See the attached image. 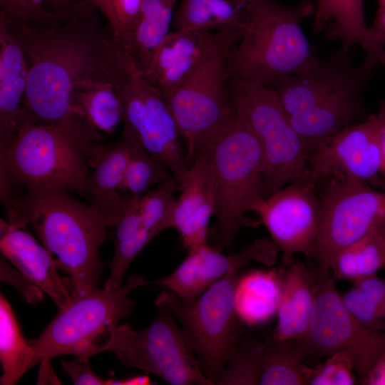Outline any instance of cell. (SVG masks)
<instances>
[{
    "label": "cell",
    "instance_id": "obj_1",
    "mask_svg": "<svg viewBox=\"0 0 385 385\" xmlns=\"http://www.w3.org/2000/svg\"><path fill=\"white\" fill-rule=\"evenodd\" d=\"M3 24L16 39L28 67L21 120L51 124L78 113L72 93L79 82L106 76L103 57L113 29L102 24L95 5L63 24L33 29Z\"/></svg>",
    "mask_w": 385,
    "mask_h": 385
},
{
    "label": "cell",
    "instance_id": "obj_2",
    "mask_svg": "<svg viewBox=\"0 0 385 385\" xmlns=\"http://www.w3.org/2000/svg\"><path fill=\"white\" fill-rule=\"evenodd\" d=\"M351 50L342 46L326 56H316L299 73L270 86L309 153L342 129L369 116L364 96L380 63L367 54L356 65Z\"/></svg>",
    "mask_w": 385,
    "mask_h": 385
},
{
    "label": "cell",
    "instance_id": "obj_3",
    "mask_svg": "<svg viewBox=\"0 0 385 385\" xmlns=\"http://www.w3.org/2000/svg\"><path fill=\"white\" fill-rule=\"evenodd\" d=\"M68 191L34 187L19 192L3 205L9 225H32L42 245L56 257L58 268L68 275L73 296H83L97 287L102 269L99 250L109 227L96 208L77 200Z\"/></svg>",
    "mask_w": 385,
    "mask_h": 385
},
{
    "label": "cell",
    "instance_id": "obj_4",
    "mask_svg": "<svg viewBox=\"0 0 385 385\" xmlns=\"http://www.w3.org/2000/svg\"><path fill=\"white\" fill-rule=\"evenodd\" d=\"M104 133L74 113L56 123L23 119L11 142L0 150V198L39 186L86 193L93 147Z\"/></svg>",
    "mask_w": 385,
    "mask_h": 385
},
{
    "label": "cell",
    "instance_id": "obj_5",
    "mask_svg": "<svg viewBox=\"0 0 385 385\" xmlns=\"http://www.w3.org/2000/svg\"><path fill=\"white\" fill-rule=\"evenodd\" d=\"M314 7L310 1L289 6L276 0H253L244 35L228 57L230 77L270 86L301 72L316 57L302 28Z\"/></svg>",
    "mask_w": 385,
    "mask_h": 385
},
{
    "label": "cell",
    "instance_id": "obj_6",
    "mask_svg": "<svg viewBox=\"0 0 385 385\" xmlns=\"http://www.w3.org/2000/svg\"><path fill=\"white\" fill-rule=\"evenodd\" d=\"M103 68L120 99L123 128L144 149L165 165L180 183L189 165L168 102L113 31L106 41Z\"/></svg>",
    "mask_w": 385,
    "mask_h": 385
},
{
    "label": "cell",
    "instance_id": "obj_7",
    "mask_svg": "<svg viewBox=\"0 0 385 385\" xmlns=\"http://www.w3.org/2000/svg\"><path fill=\"white\" fill-rule=\"evenodd\" d=\"M205 155L217 222V245L230 252L237 233L249 224L245 213L265 198L262 150L255 134L235 112Z\"/></svg>",
    "mask_w": 385,
    "mask_h": 385
},
{
    "label": "cell",
    "instance_id": "obj_8",
    "mask_svg": "<svg viewBox=\"0 0 385 385\" xmlns=\"http://www.w3.org/2000/svg\"><path fill=\"white\" fill-rule=\"evenodd\" d=\"M245 29L217 32L214 46L192 74L167 101L180 132L188 164L207 150L235 115L225 82L230 54Z\"/></svg>",
    "mask_w": 385,
    "mask_h": 385
},
{
    "label": "cell",
    "instance_id": "obj_9",
    "mask_svg": "<svg viewBox=\"0 0 385 385\" xmlns=\"http://www.w3.org/2000/svg\"><path fill=\"white\" fill-rule=\"evenodd\" d=\"M148 284L143 277L133 275L118 288L96 287L86 295L73 296L39 337L29 341L36 365L61 355L89 359L103 352L111 328L133 314L135 302L130 293Z\"/></svg>",
    "mask_w": 385,
    "mask_h": 385
},
{
    "label": "cell",
    "instance_id": "obj_10",
    "mask_svg": "<svg viewBox=\"0 0 385 385\" xmlns=\"http://www.w3.org/2000/svg\"><path fill=\"white\" fill-rule=\"evenodd\" d=\"M238 274L230 272L190 302L165 289L155 299L158 307L180 321L205 376L213 384H217L244 336L245 324L235 305Z\"/></svg>",
    "mask_w": 385,
    "mask_h": 385
},
{
    "label": "cell",
    "instance_id": "obj_11",
    "mask_svg": "<svg viewBox=\"0 0 385 385\" xmlns=\"http://www.w3.org/2000/svg\"><path fill=\"white\" fill-rule=\"evenodd\" d=\"M231 98L236 113L260 143L265 197L300 180L309 151L277 92L270 86L235 81Z\"/></svg>",
    "mask_w": 385,
    "mask_h": 385
},
{
    "label": "cell",
    "instance_id": "obj_12",
    "mask_svg": "<svg viewBox=\"0 0 385 385\" xmlns=\"http://www.w3.org/2000/svg\"><path fill=\"white\" fill-rule=\"evenodd\" d=\"M141 331L129 325L111 328L103 351H111L126 367L153 374L173 385H214L205 375L186 334L164 308Z\"/></svg>",
    "mask_w": 385,
    "mask_h": 385
},
{
    "label": "cell",
    "instance_id": "obj_13",
    "mask_svg": "<svg viewBox=\"0 0 385 385\" xmlns=\"http://www.w3.org/2000/svg\"><path fill=\"white\" fill-rule=\"evenodd\" d=\"M317 192L321 212L314 258L319 264L317 281H322L331 274L334 257L385 218V190L349 177L331 178Z\"/></svg>",
    "mask_w": 385,
    "mask_h": 385
},
{
    "label": "cell",
    "instance_id": "obj_14",
    "mask_svg": "<svg viewBox=\"0 0 385 385\" xmlns=\"http://www.w3.org/2000/svg\"><path fill=\"white\" fill-rule=\"evenodd\" d=\"M307 359L327 356L337 351L352 358L360 384H363L379 359L385 353V332L368 329L346 309L330 274L317 281L315 302L309 329L300 342Z\"/></svg>",
    "mask_w": 385,
    "mask_h": 385
},
{
    "label": "cell",
    "instance_id": "obj_15",
    "mask_svg": "<svg viewBox=\"0 0 385 385\" xmlns=\"http://www.w3.org/2000/svg\"><path fill=\"white\" fill-rule=\"evenodd\" d=\"M385 127V100L376 113L351 124L316 145L308 154L300 180L317 191L331 178H354L385 190L381 173L380 138Z\"/></svg>",
    "mask_w": 385,
    "mask_h": 385
},
{
    "label": "cell",
    "instance_id": "obj_16",
    "mask_svg": "<svg viewBox=\"0 0 385 385\" xmlns=\"http://www.w3.org/2000/svg\"><path fill=\"white\" fill-rule=\"evenodd\" d=\"M289 265L297 253L314 256L321 200L316 189L302 180L292 182L252 207Z\"/></svg>",
    "mask_w": 385,
    "mask_h": 385
},
{
    "label": "cell",
    "instance_id": "obj_17",
    "mask_svg": "<svg viewBox=\"0 0 385 385\" xmlns=\"http://www.w3.org/2000/svg\"><path fill=\"white\" fill-rule=\"evenodd\" d=\"M221 249L217 245L212 247L207 244L197 251L188 253L171 274L150 283L190 302L230 272L239 271L252 262L269 267L273 266L279 251L272 240L266 238H257L232 255H223Z\"/></svg>",
    "mask_w": 385,
    "mask_h": 385
},
{
    "label": "cell",
    "instance_id": "obj_18",
    "mask_svg": "<svg viewBox=\"0 0 385 385\" xmlns=\"http://www.w3.org/2000/svg\"><path fill=\"white\" fill-rule=\"evenodd\" d=\"M136 139L123 128L121 135L114 143H96L90 153V170L86 184V193L91 205L105 217L109 227L118 222L125 200L120 189L130 161Z\"/></svg>",
    "mask_w": 385,
    "mask_h": 385
},
{
    "label": "cell",
    "instance_id": "obj_19",
    "mask_svg": "<svg viewBox=\"0 0 385 385\" xmlns=\"http://www.w3.org/2000/svg\"><path fill=\"white\" fill-rule=\"evenodd\" d=\"M0 250L21 273L46 293L58 309L68 306L73 292L68 279L58 273L52 254L23 228L0 221Z\"/></svg>",
    "mask_w": 385,
    "mask_h": 385
},
{
    "label": "cell",
    "instance_id": "obj_20",
    "mask_svg": "<svg viewBox=\"0 0 385 385\" xmlns=\"http://www.w3.org/2000/svg\"><path fill=\"white\" fill-rule=\"evenodd\" d=\"M217 34L194 29L170 32L145 71L168 100L196 71L216 41Z\"/></svg>",
    "mask_w": 385,
    "mask_h": 385
},
{
    "label": "cell",
    "instance_id": "obj_21",
    "mask_svg": "<svg viewBox=\"0 0 385 385\" xmlns=\"http://www.w3.org/2000/svg\"><path fill=\"white\" fill-rule=\"evenodd\" d=\"M174 228L188 253L207 244V227L213 215L210 171L205 155H198L190 165L180 183Z\"/></svg>",
    "mask_w": 385,
    "mask_h": 385
},
{
    "label": "cell",
    "instance_id": "obj_22",
    "mask_svg": "<svg viewBox=\"0 0 385 385\" xmlns=\"http://www.w3.org/2000/svg\"><path fill=\"white\" fill-rule=\"evenodd\" d=\"M315 302V286L307 267L293 261L281 268V289L272 337L300 343L309 332Z\"/></svg>",
    "mask_w": 385,
    "mask_h": 385
},
{
    "label": "cell",
    "instance_id": "obj_23",
    "mask_svg": "<svg viewBox=\"0 0 385 385\" xmlns=\"http://www.w3.org/2000/svg\"><path fill=\"white\" fill-rule=\"evenodd\" d=\"M27 81L28 67L22 49L0 24V150L19 130Z\"/></svg>",
    "mask_w": 385,
    "mask_h": 385
},
{
    "label": "cell",
    "instance_id": "obj_24",
    "mask_svg": "<svg viewBox=\"0 0 385 385\" xmlns=\"http://www.w3.org/2000/svg\"><path fill=\"white\" fill-rule=\"evenodd\" d=\"M313 14L315 32L331 22L326 38L339 40L346 48L359 44L385 66V50L375 44L365 21L364 0H317Z\"/></svg>",
    "mask_w": 385,
    "mask_h": 385
},
{
    "label": "cell",
    "instance_id": "obj_25",
    "mask_svg": "<svg viewBox=\"0 0 385 385\" xmlns=\"http://www.w3.org/2000/svg\"><path fill=\"white\" fill-rule=\"evenodd\" d=\"M252 8L253 0H182L172 24L175 29H245Z\"/></svg>",
    "mask_w": 385,
    "mask_h": 385
},
{
    "label": "cell",
    "instance_id": "obj_26",
    "mask_svg": "<svg viewBox=\"0 0 385 385\" xmlns=\"http://www.w3.org/2000/svg\"><path fill=\"white\" fill-rule=\"evenodd\" d=\"M281 289V269L252 270L239 276L235 310L245 325L261 324L277 314Z\"/></svg>",
    "mask_w": 385,
    "mask_h": 385
},
{
    "label": "cell",
    "instance_id": "obj_27",
    "mask_svg": "<svg viewBox=\"0 0 385 385\" xmlns=\"http://www.w3.org/2000/svg\"><path fill=\"white\" fill-rule=\"evenodd\" d=\"M72 106L75 112L104 134L113 135L123 119L120 99L107 75L77 83L73 89Z\"/></svg>",
    "mask_w": 385,
    "mask_h": 385
},
{
    "label": "cell",
    "instance_id": "obj_28",
    "mask_svg": "<svg viewBox=\"0 0 385 385\" xmlns=\"http://www.w3.org/2000/svg\"><path fill=\"white\" fill-rule=\"evenodd\" d=\"M176 0H143L140 16L125 48L145 71L170 33Z\"/></svg>",
    "mask_w": 385,
    "mask_h": 385
},
{
    "label": "cell",
    "instance_id": "obj_29",
    "mask_svg": "<svg viewBox=\"0 0 385 385\" xmlns=\"http://www.w3.org/2000/svg\"><path fill=\"white\" fill-rule=\"evenodd\" d=\"M0 361L3 374L1 385L14 384L36 365L35 353L24 338L10 303L0 295Z\"/></svg>",
    "mask_w": 385,
    "mask_h": 385
},
{
    "label": "cell",
    "instance_id": "obj_30",
    "mask_svg": "<svg viewBox=\"0 0 385 385\" xmlns=\"http://www.w3.org/2000/svg\"><path fill=\"white\" fill-rule=\"evenodd\" d=\"M385 265V247L377 226L362 238L339 251L332 259L330 272L336 280L355 283L375 275Z\"/></svg>",
    "mask_w": 385,
    "mask_h": 385
},
{
    "label": "cell",
    "instance_id": "obj_31",
    "mask_svg": "<svg viewBox=\"0 0 385 385\" xmlns=\"http://www.w3.org/2000/svg\"><path fill=\"white\" fill-rule=\"evenodd\" d=\"M265 344L259 384L306 385L307 355L301 344L272 337Z\"/></svg>",
    "mask_w": 385,
    "mask_h": 385
},
{
    "label": "cell",
    "instance_id": "obj_32",
    "mask_svg": "<svg viewBox=\"0 0 385 385\" xmlns=\"http://www.w3.org/2000/svg\"><path fill=\"white\" fill-rule=\"evenodd\" d=\"M351 315L363 327L385 332V279L376 274L352 284L341 294Z\"/></svg>",
    "mask_w": 385,
    "mask_h": 385
},
{
    "label": "cell",
    "instance_id": "obj_33",
    "mask_svg": "<svg viewBox=\"0 0 385 385\" xmlns=\"http://www.w3.org/2000/svg\"><path fill=\"white\" fill-rule=\"evenodd\" d=\"M173 175L136 140L120 189L125 199L140 198Z\"/></svg>",
    "mask_w": 385,
    "mask_h": 385
},
{
    "label": "cell",
    "instance_id": "obj_34",
    "mask_svg": "<svg viewBox=\"0 0 385 385\" xmlns=\"http://www.w3.org/2000/svg\"><path fill=\"white\" fill-rule=\"evenodd\" d=\"M265 349V342L250 334H244L220 374L217 384H259Z\"/></svg>",
    "mask_w": 385,
    "mask_h": 385
},
{
    "label": "cell",
    "instance_id": "obj_35",
    "mask_svg": "<svg viewBox=\"0 0 385 385\" xmlns=\"http://www.w3.org/2000/svg\"><path fill=\"white\" fill-rule=\"evenodd\" d=\"M180 188V182L173 176L140 198L143 221L158 234L174 228L175 193Z\"/></svg>",
    "mask_w": 385,
    "mask_h": 385
},
{
    "label": "cell",
    "instance_id": "obj_36",
    "mask_svg": "<svg viewBox=\"0 0 385 385\" xmlns=\"http://www.w3.org/2000/svg\"><path fill=\"white\" fill-rule=\"evenodd\" d=\"M66 21L44 10L33 0H0V22L8 26L49 29Z\"/></svg>",
    "mask_w": 385,
    "mask_h": 385
},
{
    "label": "cell",
    "instance_id": "obj_37",
    "mask_svg": "<svg viewBox=\"0 0 385 385\" xmlns=\"http://www.w3.org/2000/svg\"><path fill=\"white\" fill-rule=\"evenodd\" d=\"M314 368L307 367L306 385H354L358 381L351 356L337 351Z\"/></svg>",
    "mask_w": 385,
    "mask_h": 385
},
{
    "label": "cell",
    "instance_id": "obj_38",
    "mask_svg": "<svg viewBox=\"0 0 385 385\" xmlns=\"http://www.w3.org/2000/svg\"><path fill=\"white\" fill-rule=\"evenodd\" d=\"M140 198L125 199L120 218L113 227L114 245L133 235L142 225L143 215Z\"/></svg>",
    "mask_w": 385,
    "mask_h": 385
},
{
    "label": "cell",
    "instance_id": "obj_39",
    "mask_svg": "<svg viewBox=\"0 0 385 385\" xmlns=\"http://www.w3.org/2000/svg\"><path fill=\"white\" fill-rule=\"evenodd\" d=\"M116 17L123 34L122 44L126 46L138 20L143 0H112Z\"/></svg>",
    "mask_w": 385,
    "mask_h": 385
},
{
    "label": "cell",
    "instance_id": "obj_40",
    "mask_svg": "<svg viewBox=\"0 0 385 385\" xmlns=\"http://www.w3.org/2000/svg\"><path fill=\"white\" fill-rule=\"evenodd\" d=\"M0 264L1 281L14 284L30 303H36L42 299L44 292L18 270H15L9 267L2 256Z\"/></svg>",
    "mask_w": 385,
    "mask_h": 385
},
{
    "label": "cell",
    "instance_id": "obj_41",
    "mask_svg": "<svg viewBox=\"0 0 385 385\" xmlns=\"http://www.w3.org/2000/svg\"><path fill=\"white\" fill-rule=\"evenodd\" d=\"M88 359L76 357L71 361L62 360L61 366L74 384L108 385V379H102L91 369Z\"/></svg>",
    "mask_w": 385,
    "mask_h": 385
},
{
    "label": "cell",
    "instance_id": "obj_42",
    "mask_svg": "<svg viewBox=\"0 0 385 385\" xmlns=\"http://www.w3.org/2000/svg\"><path fill=\"white\" fill-rule=\"evenodd\" d=\"M41 8L66 20L94 4L91 0H34Z\"/></svg>",
    "mask_w": 385,
    "mask_h": 385
},
{
    "label": "cell",
    "instance_id": "obj_43",
    "mask_svg": "<svg viewBox=\"0 0 385 385\" xmlns=\"http://www.w3.org/2000/svg\"><path fill=\"white\" fill-rule=\"evenodd\" d=\"M98 11L106 19L107 23L113 29L114 36L120 41L123 39V34L114 10L112 0H91Z\"/></svg>",
    "mask_w": 385,
    "mask_h": 385
},
{
    "label": "cell",
    "instance_id": "obj_44",
    "mask_svg": "<svg viewBox=\"0 0 385 385\" xmlns=\"http://www.w3.org/2000/svg\"><path fill=\"white\" fill-rule=\"evenodd\" d=\"M369 28L371 38L375 44L384 50L385 45V1L379 4V8L372 26Z\"/></svg>",
    "mask_w": 385,
    "mask_h": 385
},
{
    "label": "cell",
    "instance_id": "obj_45",
    "mask_svg": "<svg viewBox=\"0 0 385 385\" xmlns=\"http://www.w3.org/2000/svg\"><path fill=\"white\" fill-rule=\"evenodd\" d=\"M364 385H385V353L373 366Z\"/></svg>",
    "mask_w": 385,
    "mask_h": 385
},
{
    "label": "cell",
    "instance_id": "obj_46",
    "mask_svg": "<svg viewBox=\"0 0 385 385\" xmlns=\"http://www.w3.org/2000/svg\"><path fill=\"white\" fill-rule=\"evenodd\" d=\"M41 364L38 384H56V381L59 383L58 378L51 368L49 360L43 361Z\"/></svg>",
    "mask_w": 385,
    "mask_h": 385
},
{
    "label": "cell",
    "instance_id": "obj_47",
    "mask_svg": "<svg viewBox=\"0 0 385 385\" xmlns=\"http://www.w3.org/2000/svg\"><path fill=\"white\" fill-rule=\"evenodd\" d=\"M149 378L147 376H135L122 380L108 379V385H141L148 384Z\"/></svg>",
    "mask_w": 385,
    "mask_h": 385
},
{
    "label": "cell",
    "instance_id": "obj_48",
    "mask_svg": "<svg viewBox=\"0 0 385 385\" xmlns=\"http://www.w3.org/2000/svg\"><path fill=\"white\" fill-rule=\"evenodd\" d=\"M380 145L381 153V173L385 178V127L381 134Z\"/></svg>",
    "mask_w": 385,
    "mask_h": 385
},
{
    "label": "cell",
    "instance_id": "obj_49",
    "mask_svg": "<svg viewBox=\"0 0 385 385\" xmlns=\"http://www.w3.org/2000/svg\"><path fill=\"white\" fill-rule=\"evenodd\" d=\"M377 230L380 236L382 238L385 247V218H384L377 225ZM384 270H385V265L384 267Z\"/></svg>",
    "mask_w": 385,
    "mask_h": 385
},
{
    "label": "cell",
    "instance_id": "obj_50",
    "mask_svg": "<svg viewBox=\"0 0 385 385\" xmlns=\"http://www.w3.org/2000/svg\"><path fill=\"white\" fill-rule=\"evenodd\" d=\"M378 1H379V4H380V3H382V2L385 1V0H378Z\"/></svg>",
    "mask_w": 385,
    "mask_h": 385
}]
</instances>
